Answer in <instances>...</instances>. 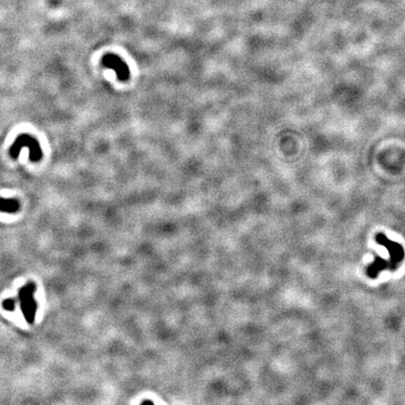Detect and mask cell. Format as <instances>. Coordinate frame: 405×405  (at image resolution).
<instances>
[{"label":"cell","instance_id":"obj_3","mask_svg":"<svg viewBox=\"0 0 405 405\" xmlns=\"http://www.w3.org/2000/svg\"><path fill=\"white\" fill-rule=\"evenodd\" d=\"M102 65L110 70H113L119 81L129 80L131 72L129 66L121 59L119 55L115 54H107L102 57Z\"/></svg>","mask_w":405,"mask_h":405},{"label":"cell","instance_id":"obj_1","mask_svg":"<svg viewBox=\"0 0 405 405\" xmlns=\"http://www.w3.org/2000/svg\"><path fill=\"white\" fill-rule=\"evenodd\" d=\"M36 291V285L34 283H27L19 290V301L21 310L25 321L32 325L37 312V302L34 298Z\"/></svg>","mask_w":405,"mask_h":405},{"label":"cell","instance_id":"obj_5","mask_svg":"<svg viewBox=\"0 0 405 405\" xmlns=\"http://www.w3.org/2000/svg\"><path fill=\"white\" fill-rule=\"evenodd\" d=\"M15 305H16V302H15V300H14L13 298L5 299V300L3 301V303H2L3 308H4L6 310H8V311L14 310H15Z\"/></svg>","mask_w":405,"mask_h":405},{"label":"cell","instance_id":"obj_2","mask_svg":"<svg viewBox=\"0 0 405 405\" xmlns=\"http://www.w3.org/2000/svg\"><path fill=\"white\" fill-rule=\"evenodd\" d=\"M23 147L29 149V159L31 162H39L43 157V151L39 142L28 134H21L11 147V155L12 158L16 159L20 153Z\"/></svg>","mask_w":405,"mask_h":405},{"label":"cell","instance_id":"obj_4","mask_svg":"<svg viewBox=\"0 0 405 405\" xmlns=\"http://www.w3.org/2000/svg\"><path fill=\"white\" fill-rule=\"evenodd\" d=\"M20 204L16 199L0 198V212L15 213L19 210Z\"/></svg>","mask_w":405,"mask_h":405}]
</instances>
